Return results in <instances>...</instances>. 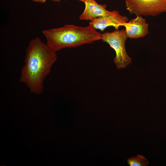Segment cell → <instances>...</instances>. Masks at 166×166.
Segmentation results:
<instances>
[{"mask_svg":"<svg viewBox=\"0 0 166 166\" xmlns=\"http://www.w3.org/2000/svg\"><path fill=\"white\" fill-rule=\"evenodd\" d=\"M56 52L38 37L32 39L26 50L24 64L21 70L19 81L24 83L30 93L41 94L44 81L57 61Z\"/></svg>","mask_w":166,"mask_h":166,"instance_id":"1","label":"cell"},{"mask_svg":"<svg viewBox=\"0 0 166 166\" xmlns=\"http://www.w3.org/2000/svg\"><path fill=\"white\" fill-rule=\"evenodd\" d=\"M47 45L56 52L66 48L76 47L101 40L102 34L92 26L82 27L66 25L42 31Z\"/></svg>","mask_w":166,"mask_h":166,"instance_id":"2","label":"cell"},{"mask_svg":"<svg viewBox=\"0 0 166 166\" xmlns=\"http://www.w3.org/2000/svg\"><path fill=\"white\" fill-rule=\"evenodd\" d=\"M128 37L125 30H116L111 32L102 34V40L108 43L115 50L116 55L113 60L118 69L125 68L132 62L128 55L125 43Z\"/></svg>","mask_w":166,"mask_h":166,"instance_id":"3","label":"cell"},{"mask_svg":"<svg viewBox=\"0 0 166 166\" xmlns=\"http://www.w3.org/2000/svg\"><path fill=\"white\" fill-rule=\"evenodd\" d=\"M130 14L156 16L166 12V0H124Z\"/></svg>","mask_w":166,"mask_h":166,"instance_id":"4","label":"cell"},{"mask_svg":"<svg viewBox=\"0 0 166 166\" xmlns=\"http://www.w3.org/2000/svg\"><path fill=\"white\" fill-rule=\"evenodd\" d=\"M84 2L85 8L79 17L81 20L91 21L99 17L110 16L119 13L115 10L111 11L106 10L105 4H99L95 0H86Z\"/></svg>","mask_w":166,"mask_h":166,"instance_id":"5","label":"cell"},{"mask_svg":"<svg viewBox=\"0 0 166 166\" xmlns=\"http://www.w3.org/2000/svg\"><path fill=\"white\" fill-rule=\"evenodd\" d=\"M128 38H138L145 36L149 33L148 24L142 16H137L136 18L122 24Z\"/></svg>","mask_w":166,"mask_h":166,"instance_id":"6","label":"cell"},{"mask_svg":"<svg viewBox=\"0 0 166 166\" xmlns=\"http://www.w3.org/2000/svg\"><path fill=\"white\" fill-rule=\"evenodd\" d=\"M128 20L126 16L121 15L119 13L110 16L97 18L91 20L89 24L95 29L103 31L105 28L109 26H113L116 30H118L120 26Z\"/></svg>","mask_w":166,"mask_h":166,"instance_id":"7","label":"cell"},{"mask_svg":"<svg viewBox=\"0 0 166 166\" xmlns=\"http://www.w3.org/2000/svg\"><path fill=\"white\" fill-rule=\"evenodd\" d=\"M127 163L130 166H148L149 164L148 160L144 156L139 154L128 158Z\"/></svg>","mask_w":166,"mask_h":166,"instance_id":"8","label":"cell"},{"mask_svg":"<svg viewBox=\"0 0 166 166\" xmlns=\"http://www.w3.org/2000/svg\"><path fill=\"white\" fill-rule=\"evenodd\" d=\"M33 1L40 3H44L46 2V0H31Z\"/></svg>","mask_w":166,"mask_h":166,"instance_id":"9","label":"cell"},{"mask_svg":"<svg viewBox=\"0 0 166 166\" xmlns=\"http://www.w3.org/2000/svg\"><path fill=\"white\" fill-rule=\"evenodd\" d=\"M52 1L53 2H60L61 0H50Z\"/></svg>","mask_w":166,"mask_h":166,"instance_id":"10","label":"cell"},{"mask_svg":"<svg viewBox=\"0 0 166 166\" xmlns=\"http://www.w3.org/2000/svg\"><path fill=\"white\" fill-rule=\"evenodd\" d=\"M79 0L80 1H82V2H84L86 0Z\"/></svg>","mask_w":166,"mask_h":166,"instance_id":"11","label":"cell"}]
</instances>
